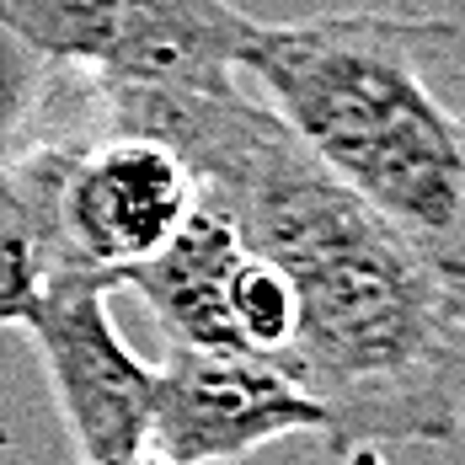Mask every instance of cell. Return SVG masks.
<instances>
[{"label": "cell", "mask_w": 465, "mask_h": 465, "mask_svg": "<svg viewBox=\"0 0 465 465\" xmlns=\"http://www.w3.org/2000/svg\"><path fill=\"white\" fill-rule=\"evenodd\" d=\"M107 124L177 144L246 246L294 289L283 370L326 412L331 450L465 433V279L439 268L262 102L102 86Z\"/></svg>", "instance_id": "6da1fadb"}, {"label": "cell", "mask_w": 465, "mask_h": 465, "mask_svg": "<svg viewBox=\"0 0 465 465\" xmlns=\"http://www.w3.org/2000/svg\"><path fill=\"white\" fill-rule=\"evenodd\" d=\"M241 75L348 193L465 279V27L331 11L252 22Z\"/></svg>", "instance_id": "7a4b0ae2"}, {"label": "cell", "mask_w": 465, "mask_h": 465, "mask_svg": "<svg viewBox=\"0 0 465 465\" xmlns=\"http://www.w3.org/2000/svg\"><path fill=\"white\" fill-rule=\"evenodd\" d=\"M54 150V231L59 279L118 283L155 257L198 203V177L183 150L140 129H113L86 144Z\"/></svg>", "instance_id": "3957f363"}, {"label": "cell", "mask_w": 465, "mask_h": 465, "mask_svg": "<svg viewBox=\"0 0 465 465\" xmlns=\"http://www.w3.org/2000/svg\"><path fill=\"white\" fill-rule=\"evenodd\" d=\"M322 433V401L268 353L172 342L150 385V450L177 465H231L279 439Z\"/></svg>", "instance_id": "277c9868"}, {"label": "cell", "mask_w": 465, "mask_h": 465, "mask_svg": "<svg viewBox=\"0 0 465 465\" xmlns=\"http://www.w3.org/2000/svg\"><path fill=\"white\" fill-rule=\"evenodd\" d=\"M102 279H54L38 311L22 322L44 359L54 407L70 428L81 460H113L150 439V385L155 364L124 342L107 311Z\"/></svg>", "instance_id": "5b68a950"}, {"label": "cell", "mask_w": 465, "mask_h": 465, "mask_svg": "<svg viewBox=\"0 0 465 465\" xmlns=\"http://www.w3.org/2000/svg\"><path fill=\"white\" fill-rule=\"evenodd\" d=\"M246 38L252 16L231 0H124L96 75L124 92L231 96Z\"/></svg>", "instance_id": "8992f818"}, {"label": "cell", "mask_w": 465, "mask_h": 465, "mask_svg": "<svg viewBox=\"0 0 465 465\" xmlns=\"http://www.w3.org/2000/svg\"><path fill=\"white\" fill-rule=\"evenodd\" d=\"M246 262V241L231 225V214L198 193L193 214L177 235L124 273V289H134L144 311L161 322L166 342L183 348H241L235 342V279Z\"/></svg>", "instance_id": "52a82bcc"}, {"label": "cell", "mask_w": 465, "mask_h": 465, "mask_svg": "<svg viewBox=\"0 0 465 465\" xmlns=\"http://www.w3.org/2000/svg\"><path fill=\"white\" fill-rule=\"evenodd\" d=\"M64 273L54 231V150L0 166V326H22Z\"/></svg>", "instance_id": "ba28073f"}, {"label": "cell", "mask_w": 465, "mask_h": 465, "mask_svg": "<svg viewBox=\"0 0 465 465\" xmlns=\"http://www.w3.org/2000/svg\"><path fill=\"white\" fill-rule=\"evenodd\" d=\"M124 0H0V27L54 64L96 70Z\"/></svg>", "instance_id": "9c48e42d"}, {"label": "cell", "mask_w": 465, "mask_h": 465, "mask_svg": "<svg viewBox=\"0 0 465 465\" xmlns=\"http://www.w3.org/2000/svg\"><path fill=\"white\" fill-rule=\"evenodd\" d=\"M92 465H177L172 455H161V450H150V444H140V450H129V455H113V460H92Z\"/></svg>", "instance_id": "30bf717a"}]
</instances>
